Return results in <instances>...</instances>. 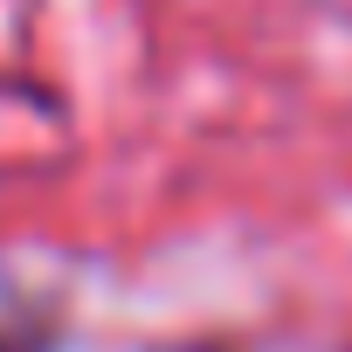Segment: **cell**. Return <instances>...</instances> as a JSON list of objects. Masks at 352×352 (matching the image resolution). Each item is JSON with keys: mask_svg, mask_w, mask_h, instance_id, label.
<instances>
[{"mask_svg": "<svg viewBox=\"0 0 352 352\" xmlns=\"http://www.w3.org/2000/svg\"><path fill=\"white\" fill-rule=\"evenodd\" d=\"M0 352H35L28 338H14V331H0Z\"/></svg>", "mask_w": 352, "mask_h": 352, "instance_id": "cell-1", "label": "cell"}]
</instances>
